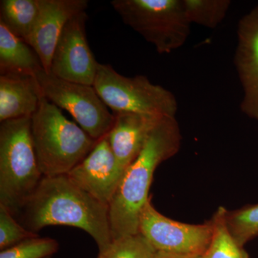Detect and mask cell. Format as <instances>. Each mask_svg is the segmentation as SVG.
Returning <instances> with one entry per match:
<instances>
[{"instance_id": "8fae6325", "label": "cell", "mask_w": 258, "mask_h": 258, "mask_svg": "<svg viewBox=\"0 0 258 258\" xmlns=\"http://www.w3.org/2000/svg\"><path fill=\"white\" fill-rule=\"evenodd\" d=\"M88 5V0H39L38 17L27 42L46 72H50L52 55L64 25L75 15L86 11Z\"/></svg>"}, {"instance_id": "7a4b0ae2", "label": "cell", "mask_w": 258, "mask_h": 258, "mask_svg": "<svg viewBox=\"0 0 258 258\" xmlns=\"http://www.w3.org/2000/svg\"><path fill=\"white\" fill-rule=\"evenodd\" d=\"M181 134L176 117L164 116L154 128L135 161L125 171L109 204L113 240L139 234V217L150 197L158 166L179 152Z\"/></svg>"}, {"instance_id": "3957f363", "label": "cell", "mask_w": 258, "mask_h": 258, "mask_svg": "<svg viewBox=\"0 0 258 258\" xmlns=\"http://www.w3.org/2000/svg\"><path fill=\"white\" fill-rule=\"evenodd\" d=\"M31 134L43 176L66 175L92 151L94 140L45 97L31 117Z\"/></svg>"}, {"instance_id": "4fadbf2b", "label": "cell", "mask_w": 258, "mask_h": 258, "mask_svg": "<svg viewBox=\"0 0 258 258\" xmlns=\"http://www.w3.org/2000/svg\"><path fill=\"white\" fill-rule=\"evenodd\" d=\"M107 137L115 159L123 171L135 161L163 115L117 112Z\"/></svg>"}, {"instance_id": "cb8c5ba5", "label": "cell", "mask_w": 258, "mask_h": 258, "mask_svg": "<svg viewBox=\"0 0 258 258\" xmlns=\"http://www.w3.org/2000/svg\"><path fill=\"white\" fill-rule=\"evenodd\" d=\"M47 258H50V257H47Z\"/></svg>"}, {"instance_id": "7402d4cb", "label": "cell", "mask_w": 258, "mask_h": 258, "mask_svg": "<svg viewBox=\"0 0 258 258\" xmlns=\"http://www.w3.org/2000/svg\"><path fill=\"white\" fill-rule=\"evenodd\" d=\"M39 237L38 234L27 230L14 215L0 205V249L3 250L28 239Z\"/></svg>"}, {"instance_id": "277c9868", "label": "cell", "mask_w": 258, "mask_h": 258, "mask_svg": "<svg viewBox=\"0 0 258 258\" xmlns=\"http://www.w3.org/2000/svg\"><path fill=\"white\" fill-rule=\"evenodd\" d=\"M0 123V205L15 217L44 176L32 142L31 117Z\"/></svg>"}, {"instance_id": "e0dca14e", "label": "cell", "mask_w": 258, "mask_h": 258, "mask_svg": "<svg viewBox=\"0 0 258 258\" xmlns=\"http://www.w3.org/2000/svg\"><path fill=\"white\" fill-rule=\"evenodd\" d=\"M226 209L220 207L211 220L212 235L203 258H249L244 247L237 243L226 224Z\"/></svg>"}, {"instance_id": "2e32d148", "label": "cell", "mask_w": 258, "mask_h": 258, "mask_svg": "<svg viewBox=\"0 0 258 258\" xmlns=\"http://www.w3.org/2000/svg\"><path fill=\"white\" fill-rule=\"evenodd\" d=\"M39 0H2L0 22L28 42L38 17Z\"/></svg>"}, {"instance_id": "ac0fdd59", "label": "cell", "mask_w": 258, "mask_h": 258, "mask_svg": "<svg viewBox=\"0 0 258 258\" xmlns=\"http://www.w3.org/2000/svg\"><path fill=\"white\" fill-rule=\"evenodd\" d=\"M225 220L231 235L244 247L258 236V203L232 211L226 210Z\"/></svg>"}, {"instance_id": "30bf717a", "label": "cell", "mask_w": 258, "mask_h": 258, "mask_svg": "<svg viewBox=\"0 0 258 258\" xmlns=\"http://www.w3.org/2000/svg\"><path fill=\"white\" fill-rule=\"evenodd\" d=\"M124 173L106 136L66 175L81 189L109 206Z\"/></svg>"}, {"instance_id": "44dd1931", "label": "cell", "mask_w": 258, "mask_h": 258, "mask_svg": "<svg viewBox=\"0 0 258 258\" xmlns=\"http://www.w3.org/2000/svg\"><path fill=\"white\" fill-rule=\"evenodd\" d=\"M59 243L49 237H33L1 250L0 258H47L58 251Z\"/></svg>"}, {"instance_id": "8992f818", "label": "cell", "mask_w": 258, "mask_h": 258, "mask_svg": "<svg viewBox=\"0 0 258 258\" xmlns=\"http://www.w3.org/2000/svg\"><path fill=\"white\" fill-rule=\"evenodd\" d=\"M93 87L114 113L171 117H176L177 113V101L170 91L154 84L146 76H122L111 64L99 63Z\"/></svg>"}, {"instance_id": "5bb4252c", "label": "cell", "mask_w": 258, "mask_h": 258, "mask_svg": "<svg viewBox=\"0 0 258 258\" xmlns=\"http://www.w3.org/2000/svg\"><path fill=\"white\" fill-rule=\"evenodd\" d=\"M44 96L35 76H0V122L32 117Z\"/></svg>"}, {"instance_id": "d6986e66", "label": "cell", "mask_w": 258, "mask_h": 258, "mask_svg": "<svg viewBox=\"0 0 258 258\" xmlns=\"http://www.w3.org/2000/svg\"><path fill=\"white\" fill-rule=\"evenodd\" d=\"M190 23L209 28H216L230 8L228 0H183Z\"/></svg>"}, {"instance_id": "ba28073f", "label": "cell", "mask_w": 258, "mask_h": 258, "mask_svg": "<svg viewBox=\"0 0 258 258\" xmlns=\"http://www.w3.org/2000/svg\"><path fill=\"white\" fill-rule=\"evenodd\" d=\"M139 233L156 251L203 256L211 240L212 225L211 220L191 225L168 218L156 210L150 197L141 212Z\"/></svg>"}, {"instance_id": "7c38bea8", "label": "cell", "mask_w": 258, "mask_h": 258, "mask_svg": "<svg viewBox=\"0 0 258 258\" xmlns=\"http://www.w3.org/2000/svg\"><path fill=\"white\" fill-rule=\"evenodd\" d=\"M235 66L242 90V112L258 120V7L241 19L237 30Z\"/></svg>"}, {"instance_id": "9a60e30c", "label": "cell", "mask_w": 258, "mask_h": 258, "mask_svg": "<svg viewBox=\"0 0 258 258\" xmlns=\"http://www.w3.org/2000/svg\"><path fill=\"white\" fill-rule=\"evenodd\" d=\"M44 70L34 49L0 22V74L35 76Z\"/></svg>"}, {"instance_id": "ffe728a7", "label": "cell", "mask_w": 258, "mask_h": 258, "mask_svg": "<svg viewBox=\"0 0 258 258\" xmlns=\"http://www.w3.org/2000/svg\"><path fill=\"white\" fill-rule=\"evenodd\" d=\"M155 251L139 233L113 240L107 248L99 251L98 258H149Z\"/></svg>"}, {"instance_id": "5b68a950", "label": "cell", "mask_w": 258, "mask_h": 258, "mask_svg": "<svg viewBox=\"0 0 258 258\" xmlns=\"http://www.w3.org/2000/svg\"><path fill=\"white\" fill-rule=\"evenodd\" d=\"M111 5L159 53H171L187 40L191 23L183 0H113Z\"/></svg>"}, {"instance_id": "603a6c76", "label": "cell", "mask_w": 258, "mask_h": 258, "mask_svg": "<svg viewBox=\"0 0 258 258\" xmlns=\"http://www.w3.org/2000/svg\"><path fill=\"white\" fill-rule=\"evenodd\" d=\"M149 258H203V256L181 255V254L155 251Z\"/></svg>"}, {"instance_id": "9c48e42d", "label": "cell", "mask_w": 258, "mask_h": 258, "mask_svg": "<svg viewBox=\"0 0 258 258\" xmlns=\"http://www.w3.org/2000/svg\"><path fill=\"white\" fill-rule=\"evenodd\" d=\"M86 11L75 15L64 25L56 45L50 73L60 79L93 86L99 62L86 37Z\"/></svg>"}, {"instance_id": "52a82bcc", "label": "cell", "mask_w": 258, "mask_h": 258, "mask_svg": "<svg viewBox=\"0 0 258 258\" xmlns=\"http://www.w3.org/2000/svg\"><path fill=\"white\" fill-rule=\"evenodd\" d=\"M42 94L52 104L71 113L96 141L109 133L115 116L108 110L93 86L71 82L42 70L35 75Z\"/></svg>"}, {"instance_id": "6da1fadb", "label": "cell", "mask_w": 258, "mask_h": 258, "mask_svg": "<svg viewBox=\"0 0 258 258\" xmlns=\"http://www.w3.org/2000/svg\"><path fill=\"white\" fill-rule=\"evenodd\" d=\"M17 216L23 227L35 233L52 225L81 229L91 236L99 251L113 241L109 206L81 189L67 175L44 176Z\"/></svg>"}]
</instances>
